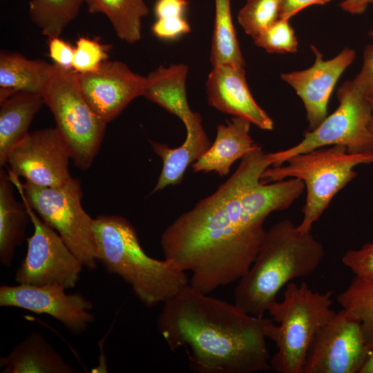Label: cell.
I'll return each mask as SVG.
<instances>
[{"label": "cell", "mask_w": 373, "mask_h": 373, "mask_svg": "<svg viewBox=\"0 0 373 373\" xmlns=\"http://www.w3.org/2000/svg\"><path fill=\"white\" fill-rule=\"evenodd\" d=\"M52 64L30 59L19 52L0 53V88L15 93L25 91L41 95Z\"/></svg>", "instance_id": "obj_23"}, {"label": "cell", "mask_w": 373, "mask_h": 373, "mask_svg": "<svg viewBox=\"0 0 373 373\" xmlns=\"http://www.w3.org/2000/svg\"><path fill=\"white\" fill-rule=\"evenodd\" d=\"M30 216L34 232L28 238L26 256L15 274L19 284L43 286L59 285L73 288L83 265L55 229L41 220L26 200L19 178L8 171Z\"/></svg>", "instance_id": "obj_10"}, {"label": "cell", "mask_w": 373, "mask_h": 373, "mask_svg": "<svg viewBox=\"0 0 373 373\" xmlns=\"http://www.w3.org/2000/svg\"><path fill=\"white\" fill-rule=\"evenodd\" d=\"M90 13H102L117 36L133 44L141 38L142 20L149 13L144 0H84Z\"/></svg>", "instance_id": "obj_24"}, {"label": "cell", "mask_w": 373, "mask_h": 373, "mask_svg": "<svg viewBox=\"0 0 373 373\" xmlns=\"http://www.w3.org/2000/svg\"><path fill=\"white\" fill-rule=\"evenodd\" d=\"M23 195L33 210L55 229L83 267H97L93 218L83 209L80 180L73 178L57 188L21 184Z\"/></svg>", "instance_id": "obj_9"}, {"label": "cell", "mask_w": 373, "mask_h": 373, "mask_svg": "<svg viewBox=\"0 0 373 373\" xmlns=\"http://www.w3.org/2000/svg\"><path fill=\"white\" fill-rule=\"evenodd\" d=\"M3 373H75L43 336L32 332L11 352L1 358Z\"/></svg>", "instance_id": "obj_19"}, {"label": "cell", "mask_w": 373, "mask_h": 373, "mask_svg": "<svg viewBox=\"0 0 373 373\" xmlns=\"http://www.w3.org/2000/svg\"><path fill=\"white\" fill-rule=\"evenodd\" d=\"M65 289L59 285H3L0 287V306L49 315L72 333L79 334L94 321L90 312L93 304L81 294H66Z\"/></svg>", "instance_id": "obj_13"}, {"label": "cell", "mask_w": 373, "mask_h": 373, "mask_svg": "<svg viewBox=\"0 0 373 373\" xmlns=\"http://www.w3.org/2000/svg\"><path fill=\"white\" fill-rule=\"evenodd\" d=\"M251 123L234 117L227 124L217 126L216 140L207 151L192 164L194 172L215 171L223 177L232 164L253 150L257 144L249 135Z\"/></svg>", "instance_id": "obj_18"}, {"label": "cell", "mask_w": 373, "mask_h": 373, "mask_svg": "<svg viewBox=\"0 0 373 373\" xmlns=\"http://www.w3.org/2000/svg\"><path fill=\"white\" fill-rule=\"evenodd\" d=\"M77 79L86 101L106 123L115 119L135 98L142 96L146 83V77L119 61H106L93 72L77 73Z\"/></svg>", "instance_id": "obj_14"}, {"label": "cell", "mask_w": 373, "mask_h": 373, "mask_svg": "<svg viewBox=\"0 0 373 373\" xmlns=\"http://www.w3.org/2000/svg\"><path fill=\"white\" fill-rule=\"evenodd\" d=\"M353 81L373 101V45L369 44L365 47L361 70Z\"/></svg>", "instance_id": "obj_33"}, {"label": "cell", "mask_w": 373, "mask_h": 373, "mask_svg": "<svg viewBox=\"0 0 373 373\" xmlns=\"http://www.w3.org/2000/svg\"><path fill=\"white\" fill-rule=\"evenodd\" d=\"M325 256L311 232L298 231L285 219L266 231L257 256L238 281L234 304L249 314L263 317L279 291L295 278L313 274Z\"/></svg>", "instance_id": "obj_3"}, {"label": "cell", "mask_w": 373, "mask_h": 373, "mask_svg": "<svg viewBox=\"0 0 373 373\" xmlns=\"http://www.w3.org/2000/svg\"><path fill=\"white\" fill-rule=\"evenodd\" d=\"M210 59L213 67L223 64L239 67L245 65L232 21L231 0H215Z\"/></svg>", "instance_id": "obj_25"}, {"label": "cell", "mask_w": 373, "mask_h": 373, "mask_svg": "<svg viewBox=\"0 0 373 373\" xmlns=\"http://www.w3.org/2000/svg\"><path fill=\"white\" fill-rule=\"evenodd\" d=\"M270 166L257 144L225 182L163 231L165 258L191 273L193 288L209 294L245 276L263 240L267 216L288 209L303 193L305 186L298 178L262 182Z\"/></svg>", "instance_id": "obj_1"}, {"label": "cell", "mask_w": 373, "mask_h": 373, "mask_svg": "<svg viewBox=\"0 0 373 373\" xmlns=\"http://www.w3.org/2000/svg\"><path fill=\"white\" fill-rule=\"evenodd\" d=\"M280 0H247L238 15L245 32L255 39L280 19Z\"/></svg>", "instance_id": "obj_28"}, {"label": "cell", "mask_w": 373, "mask_h": 373, "mask_svg": "<svg viewBox=\"0 0 373 373\" xmlns=\"http://www.w3.org/2000/svg\"><path fill=\"white\" fill-rule=\"evenodd\" d=\"M188 0H157L155 5L157 19L184 17Z\"/></svg>", "instance_id": "obj_35"}, {"label": "cell", "mask_w": 373, "mask_h": 373, "mask_svg": "<svg viewBox=\"0 0 373 373\" xmlns=\"http://www.w3.org/2000/svg\"><path fill=\"white\" fill-rule=\"evenodd\" d=\"M343 264L360 278L373 280V242L349 250L342 257Z\"/></svg>", "instance_id": "obj_31"}, {"label": "cell", "mask_w": 373, "mask_h": 373, "mask_svg": "<svg viewBox=\"0 0 373 373\" xmlns=\"http://www.w3.org/2000/svg\"><path fill=\"white\" fill-rule=\"evenodd\" d=\"M188 67L173 64L160 66L146 77L142 96L156 103L185 123L192 116L186 93Z\"/></svg>", "instance_id": "obj_21"}, {"label": "cell", "mask_w": 373, "mask_h": 373, "mask_svg": "<svg viewBox=\"0 0 373 373\" xmlns=\"http://www.w3.org/2000/svg\"><path fill=\"white\" fill-rule=\"evenodd\" d=\"M271 321L188 285L163 304L157 326L171 350L185 349L194 372L254 373L271 370Z\"/></svg>", "instance_id": "obj_2"}, {"label": "cell", "mask_w": 373, "mask_h": 373, "mask_svg": "<svg viewBox=\"0 0 373 373\" xmlns=\"http://www.w3.org/2000/svg\"><path fill=\"white\" fill-rule=\"evenodd\" d=\"M109 46L86 37H79L74 48L73 69L78 73L96 70L107 61Z\"/></svg>", "instance_id": "obj_30"}, {"label": "cell", "mask_w": 373, "mask_h": 373, "mask_svg": "<svg viewBox=\"0 0 373 373\" xmlns=\"http://www.w3.org/2000/svg\"><path fill=\"white\" fill-rule=\"evenodd\" d=\"M369 36L373 39V30L369 32Z\"/></svg>", "instance_id": "obj_40"}, {"label": "cell", "mask_w": 373, "mask_h": 373, "mask_svg": "<svg viewBox=\"0 0 373 373\" xmlns=\"http://www.w3.org/2000/svg\"><path fill=\"white\" fill-rule=\"evenodd\" d=\"M49 54L55 64L64 68H73L74 48L59 37L49 39Z\"/></svg>", "instance_id": "obj_34"}, {"label": "cell", "mask_w": 373, "mask_h": 373, "mask_svg": "<svg viewBox=\"0 0 373 373\" xmlns=\"http://www.w3.org/2000/svg\"><path fill=\"white\" fill-rule=\"evenodd\" d=\"M83 3L84 0H30L28 12L32 21L50 39L60 36Z\"/></svg>", "instance_id": "obj_26"}, {"label": "cell", "mask_w": 373, "mask_h": 373, "mask_svg": "<svg viewBox=\"0 0 373 373\" xmlns=\"http://www.w3.org/2000/svg\"><path fill=\"white\" fill-rule=\"evenodd\" d=\"M337 300L359 320L367 346L373 351V280L355 276Z\"/></svg>", "instance_id": "obj_27"}, {"label": "cell", "mask_w": 373, "mask_h": 373, "mask_svg": "<svg viewBox=\"0 0 373 373\" xmlns=\"http://www.w3.org/2000/svg\"><path fill=\"white\" fill-rule=\"evenodd\" d=\"M41 95L52 113L56 129L70 160L80 170L88 169L102 144L107 123L90 108L78 83L77 73L52 64Z\"/></svg>", "instance_id": "obj_7"}, {"label": "cell", "mask_w": 373, "mask_h": 373, "mask_svg": "<svg viewBox=\"0 0 373 373\" xmlns=\"http://www.w3.org/2000/svg\"><path fill=\"white\" fill-rule=\"evenodd\" d=\"M372 352L359 320L342 309L316 334L302 373H359Z\"/></svg>", "instance_id": "obj_11"}, {"label": "cell", "mask_w": 373, "mask_h": 373, "mask_svg": "<svg viewBox=\"0 0 373 373\" xmlns=\"http://www.w3.org/2000/svg\"><path fill=\"white\" fill-rule=\"evenodd\" d=\"M93 231L97 261L128 284L146 307L164 304L189 285L186 271L172 261L145 253L126 218L99 216L93 220Z\"/></svg>", "instance_id": "obj_4"}, {"label": "cell", "mask_w": 373, "mask_h": 373, "mask_svg": "<svg viewBox=\"0 0 373 373\" xmlns=\"http://www.w3.org/2000/svg\"><path fill=\"white\" fill-rule=\"evenodd\" d=\"M359 373H373V351L369 355Z\"/></svg>", "instance_id": "obj_38"}, {"label": "cell", "mask_w": 373, "mask_h": 373, "mask_svg": "<svg viewBox=\"0 0 373 373\" xmlns=\"http://www.w3.org/2000/svg\"><path fill=\"white\" fill-rule=\"evenodd\" d=\"M68 149L56 128L29 132L9 152L6 164L26 182L60 187L71 178Z\"/></svg>", "instance_id": "obj_12"}, {"label": "cell", "mask_w": 373, "mask_h": 373, "mask_svg": "<svg viewBox=\"0 0 373 373\" xmlns=\"http://www.w3.org/2000/svg\"><path fill=\"white\" fill-rule=\"evenodd\" d=\"M14 184L8 172L0 170V261L6 267L12 264L16 248L24 240L30 219L23 202L15 198Z\"/></svg>", "instance_id": "obj_22"}, {"label": "cell", "mask_w": 373, "mask_h": 373, "mask_svg": "<svg viewBox=\"0 0 373 373\" xmlns=\"http://www.w3.org/2000/svg\"><path fill=\"white\" fill-rule=\"evenodd\" d=\"M369 128L370 131L373 133V115L369 124Z\"/></svg>", "instance_id": "obj_39"}, {"label": "cell", "mask_w": 373, "mask_h": 373, "mask_svg": "<svg viewBox=\"0 0 373 373\" xmlns=\"http://www.w3.org/2000/svg\"><path fill=\"white\" fill-rule=\"evenodd\" d=\"M332 0H280V19L289 20L303 9L312 5H324Z\"/></svg>", "instance_id": "obj_36"}, {"label": "cell", "mask_w": 373, "mask_h": 373, "mask_svg": "<svg viewBox=\"0 0 373 373\" xmlns=\"http://www.w3.org/2000/svg\"><path fill=\"white\" fill-rule=\"evenodd\" d=\"M332 294L331 290L314 291L305 283L291 281L285 286L283 300L274 302L267 311L271 321L265 334L277 348L270 360L271 370L302 373L312 342L336 313L331 307Z\"/></svg>", "instance_id": "obj_5"}, {"label": "cell", "mask_w": 373, "mask_h": 373, "mask_svg": "<svg viewBox=\"0 0 373 373\" xmlns=\"http://www.w3.org/2000/svg\"><path fill=\"white\" fill-rule=\"evenodd\" d=\"M311 48L315 55V61L311 67L280 75L304 104L308 131L315 129L327 116V105L336 83L356 57L353 49L345 47L337 56L325 61L314 46L311 45Z\"/></svg>", "instance_id": "obj_15"}, {"label": "cell", "mask_w": 373, "mask_h": 373, "mask_svg": "<svg viewBox=\"0 0 373 373\" xmlns=\"http://www.w3.org/2000/svg\"><path fill=\"white\" fill-rule=\"evenodd\" d=\"M336 95L338 107L315 129L306 131L303 140L287 149L268 153L272 166L283 165L293 155L328 146H343L350 153L373 152V133L369 128L373 101L353 80L345 82Z\"/></svg>", "instance_id": "obj_8"}, {"label": "cell", "mask_w": 373, "mask_h": 373, "mask_svg": "<svg viewBox=\"0 0 373 373\" xmlns=\"http://www.w3.org/2000/svg\"><path fill=\"white\" fill-rule=\"evenodd\" d=\"M255 44L269 53H295L298 40L289 20L279 19L255 39Z\"/></svg>", "instance_id": "obj_29"}, {"label": "cell", "mask_w": 373, "mask_h": 373, "mask_svg": "<svg viewBox=\"0 0 373 373\" xmlns=\"http://www.w3.org/2000/svg\"><path fill=\"white\" fill-rule=\"evenodd\" d=\"M44 100L41 95L16 92L0 102V166L6 165L10 150L28 133Z\"/></svg>", "instance_id": "obj_20"}, {"label": "cell", "mask_w": 373, "mask_h": 373, "mask_svg": "<svg viewBox=\"0 0 373 373\" xmlns=\"http://www.w3.org/2000/svg\"><path fill=\"white\" fill-rule=\"evenodd\" d=\"M373 0H344L340 3L341 8L351 14L363 13Z\"/></svg>", "instance_id": "obj_37"}, {"label": "cell", "mask_w": 373, "mask_h": 373, "mask_svg": "<svg viewBox=\"0 0 373 373\" xmlns=\"http://www.w3.org/2000/svg\"><path fill=\"white\" fill-rule=\"evenodd\" d=\"M285 162L287 164L267 168L261 181L269 183L288 178L303 181L306 201L303 220L296 228L307 233L311 232L333 198L357 175L354 167L373 163V152L350 153L345 146L334 145L293 155Z\"/></svg>", "instance_id": "obj_6"}, {"label": "cell", "mask_w": 373, "mask_h": 373, "mask_svg": "<svg viewBox=\"0 0 373 373\" xmlns=\"http://www.w3.org/2000/svg\"><path fill=\"white\" fill-rule=\"evenodd\" d=\"M184 124L186 136L178 147L171 148L166 144L150 141L153 151L162 160V171L152 193L169 185L180 184L187 167L202 157L211 145L198 113L193 112L191 117Z\"/></svg>", "instance_id": "obj_17"}, {"label": "cell", "mask_w": 373, "mask_h": 373, "mask_svg": "<svg viewBox=\"0 0 373 373\" xmlns=\"http://www.w3.org/2000/svg\"><path fill=\"white\" fill-rule=\"evenodd\" d=\"M207 94L209 104L218 111L245 119L262 130L274 128L273 120L250 93L244 67L214 66L207 81Z\"/></svg>", "instance_id": "obj_16"}, {"label": "cell", "mask_w": 373, "mask_h": 373, "mask_svg": "<svg viewBox=\"0 0 373 373\" xmlns=\"http://www.w3.org/2000/svg\"><path fill=\"white\" fill-rule=\"evenodd\" d=\"M191 28L184 17L159 18L152 26V32L162 39H175L189 32Z\"/></svg>", "instance_id": "obj_32"}]
</instances>
